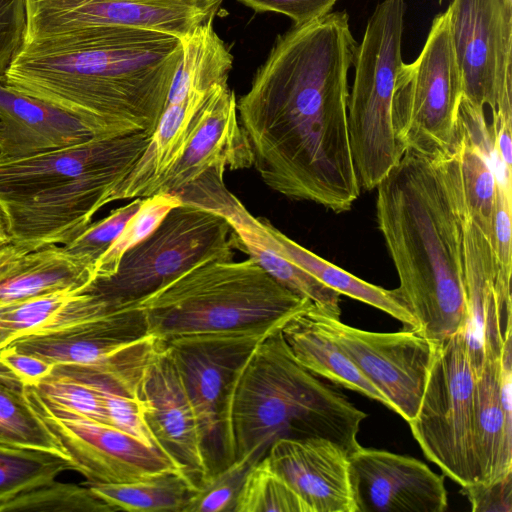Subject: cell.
I'll return each instance as SVG.
<instances>
[{
	"mask_svg": "<svg viewBox=\"0 0 512 512\" xmlns=\"http://www.w3.org/2000/svg\"><path fill=\"white\" fill-rule=\"evenodd\" d=\"M500 358L485 363L475 378L473 445L478 482H493L512 473V414L500 396Z\"/></svg>",
	"mask_w": 512,
	"mask_h": 512,
	"instance_id": "25",
	"label": "cell"
},
{
	"mask_svg": "<svg viewBox=\"0 0 512 512\" xmlns=\"http://www.w3.org/2000/svg\"><path fill=\"white\" fill-rule=\"evenodd\" d=\"M277 249L290 261L333 290L378 308L401 322L402 330L416 331L417 323L392 290L368 283L296 243L269 221Z\"/></svg>",
	"mask_w": 512,
	"mask_h": 512,
	"instance_id": "28",
	"label": "cell"
},
{
	"mask_svg": "<svg viewBox=\"0 0 512 512\" xmlns=\"http://www.w3.org/2000/svg\"><path fill=\"white\" fill-rule=\"evenodd\" d=\"M140 393L157 446L198 487L208 477L199 422L163 343L147 367Z\"/></svg>",
	"mask_w": 512,
	"mask_h": 512,
	"instance_id": "19",
	"label": "cell"
},
{
	"mask_svg": "<svg viewBox=\"0 0 512 512\" xmlns=\"http://www.w3.org/2000/svg\"><path fill=\"white\" fill-rule=\"evenodd\" d=\"M446 11L463 97L512 121V0H451Z\"/></svg>",
	"mask_w": 512,
	"mask_h": 512,
	"instance_id": "13",
	"label": "cell"
},
{
	"mask_svg": "<svg viewBox=\"0 0 512 512\" xmlns=\"http://www.w3.org/2000/svg\"><path fill=\"white\" fill-rule=\"evenodd\" d=\"M93 272L63 245H49L26 253L0 281V304L44 293L87 287Z\"/></svg>",
	"mask_w": 512,
	"mask_h": 512,
	"instance_id": "27",
	"label": "cell"
},
{
	"mask_svg": "<svg viewBox=\"0 0 512 512\" xmlns=\"http://www.w3.org/2000/svg\"><path fill=\"white\" fill-rule=\"evenodd\" d=\"M475 378L459 331L438 343L419 408L408 422L427 459L461 487L479 481L473 445Z\"/></svg>",
	"mask_w": 512,
	"mask_h": 512,
	"instance_id": "10",
	"label": "cell"
},
{
	"mask_svg": "<svg viewBox=\"0 0 512 512\" xmlns=\"http://www.w3.org/2000/svg\"><path fill=\"white\" fill-rule=\"evenodd\" d=\"M115 511L184 512L196 485L182 470H169L124 483H85Z\"/></svg>",
	"mask_w": 512,
	"mask_h": 512,
	"instance_id": "30",
	"label": "cell"
},
{
	"mask_svg": "<svg viewBox=\"0 0 512 512\" xmlns=\"http://www.w3.org/2000/svg\"><path fill=\"white\" fill-rule=\"evenodd\" d=\"M160 345L134 303L22 335L5 347L54 365H96L120 377H133L147 368Z\"/></svg>",
	"mask_w": 512,
	"mask_h": 512,
	"instance_id": "12",
	"label": "cell"
},
{
	"mask_svg": "<svg viewBox=\"0 0 512 512\" xmlns=\"http://www.w3.org/2000/svg\"><path fill=\"white\" fill-rule=\"evenodd\" d=\"M306 313L385 398L387 408L411 421L419 408L438 344L409 330L387 333L358 329L313 303Z\"/></svg>",
	"mask_w": 512,
	"mask_h": 512,
	"instance_id": "14",
	"label": "cell"
},
{
	"mask_svg": "<svg viewBox=\"0 0 512 512\" xmlns=\"http://www.w3.org/2000/svg\"><path fill=\"white\" fill-rule=\"evenodd\" d=\"M356 512H443L448 506L444 474L422 461L359 447L349 457Z\"/></svg>",
	"mask_w": 512,
	"mask_h": 512,
	"instance_id": "18",
	"label": "cell"
},
{
	"mask_svg": "<svg viewBox=\"0 0 512 512\" xmlns=\"http://www.w3.org/2000/svg\"><path fill=\"white\" fill-rule=\"evenodd\" d=\"M234 512H310L264 456L248 472Z\"/></svg>",
	"mask_w": 512,
	"mask_h": 512,
	"instance_id": "34",
	"label": "cell"
},
{
	"mask_svg": "<svg viewBox=\"0 0 512 512\" xmlns=\"http://www.w3.org/2000/svg\"><path fill=\"white\" fill-rule=\"evenodd\" d=\"M232 230L220 214L181 203L121 258L116 273L92 283L109 302L134 304L190 269L233 258Z\"/></svg>",
	"mask_w": 512,
	"mask_h": 512,
	"instance_id": "8",
	"label": "cell"
},
{
	"mask_svg": "<svg viewBox=\"0 0 512 512\" xmlns=\"http://www.w3.org/2000/svg\"><path fill=\"white\" fill-rule=\"evenodd\" d=\"M143 198L132 199L128 204L111 211L105 218L92 222L79 236L64 248L94 275L97 262L107 252L126 223L138 211ZM95 278V276H94Z\"/></svg>",
	"mask_w": 512,
	"mask_h": 512,
	"instance_id": "40",
	"label": "cell"
},
{
	"mask_svg": "<svg viewBox=\"0 0 512 512\" xmlns=\"http://www.w3.org/2000/svg\"><path fill=\"white\" fill-rule=\"evenodd\" d=\"M463 96L447 11L438 14L419 56L402 63L392 97V124L403 152L440 156L456 149Z\"/></svg>",
	"mask_w": 512,
	"mask_h": 512,
	"instance_id": "9",
	"label": "cell"
},
{
	"mask_svg": "<svg viewBox=\"0 0 512 512\" xmlns=\"http://www.w3.org/2000/svg\"><path fill=\"white\" fill-rule=\"evenodd\" d=\"M181 203V200L172 193H157L143 198L138 211L97 262L94 270L95 281L112 277L117 271L122 256L147 238L169 211Z\"/></svg>",
	"mask_w": 512,
	"mask_h": 512,
	"instance_id": "36",
	"label": "cell"
},
{
	"mask_svg": "<svg viewBox=\"0 0 512 512\" xmlns=\"http://www.w3.org/2000/svg\"><path fill=\"white\" fill-rule=\"evenodd\" d=\"M1 131H2V124L0 122V135H1Z\"/></svg>",
	"mask_w": 512,
	"mask_h": 512,
	"instance_id": "48",
	"label": "cell"
},
{
	"mask_svg": "<svg viewBox=\"0 0 512 512\" xmlns=\"http://www.w3.org/2000/svg\"><path fill=\"white\" fill-rule=\"evenodd\" d=\"M0 122V160L34 156L95 136L68 112L3 84H0Z\"/></svg>",
	"mask_w": 512,
	"mask_h": 512,
	"instance_id": "23",
	"label": "cell"
},
{
	"mask_svg": "<svg viewBox=\"0 0 512 512\" xmlns=\"http://www.w3.org/2000/svg\"><path fill=\"white\" fill-rule=\"evenodd\" d=\"M251 166V147L238 118L234 92L228 87L222 91L157 193L174 194L211 168L236 170Z\"/></svg>",
	"mask_w": 512,
	"mask_h": 512,
	"instance_id": "24",
	"label": "cell"
},
{
	"mask_svg": "<svg viewBox=\"0 0 512 512\" xmlns=\"http://www.w3.org/2000/svg\"><path fill=\"white\" fill-rule=\"evenodd\" d=\"M357 43L344 11L279 35L237 102L264 183L336 213L360 195L347 120L348 72Z\"/></svg>",
	"mask_w": 512,
	"mask_h": 512,
	"instance_id": "1",
	"label": "cell"
},
{
	"mask_svg": "<svg viewBox=\"0 0 512 512\" xmlns=\"http://www.w3.org/2000/svg\"><path fill=\"white\" fill-rule=\"evenodd\" d=\"M17 338V334L7 329L3 326H0V349L7 346L10 342Z\"/></svg>",
	"mask_w": 512,
	"mask_h": 512,
	"instance_id": "47",
	"label": "cell"
},
{
	"mask_svg": "<svg viewBox=\"0 0 512 512\" xmlns=\"http://www.w3.org/2000/svg\"><path fill=\"white\" fill-rule=\"evenodd\" d=\"M26 253V250L12 243L0 249V281L15 268Z\"/></svg>",
	"mask_w": 512,
	"mask_h": 512,
	"instance_id": "46",
	"label": "cell"
},
{
	"mask_svg": "<svg viewBox=\"0 0 512 512\" xmlns=\"http://www.w3.org/2000/svg\"><path fill=\"white\" fill-rule=\"evenodd\" d=\"M226 88L228 84L218 85L207 91L193 92L180 101L167 102L146 149L115 187L110 201L156 194Z\"/></svg>",
	"mask_w": 512,
	"mask_h": 512,
	"instance_id": "22",
	"label": "cell"
},
{
	"mask_svg": "<svg viewBox=\"0 0 512 512\" xmlns=\"http://www.w3.org/2000/svg\"><path fill=\"white\" fill-rule=\"evenodd\" d=\"M203 208L227 220L232 230L234 248L245 252L291 292L308 299L328 315L340 318L341 294L281 254L268 229V220L253 216L225 184L217 185L208 193Z\"/></svg>",
	"mask_w": 512,
	"mask_h": 512,
	"instance_id": "21",
	"label": "cell"
},
{
	"mask_svg": "<svg viewBox=\"0 0 512 512\" xmlns=\"http://www.w3.org/2000/svg\"><path fill=\"white\" fill-rule=\"evenodd\" d=\"M265 455L251 451L209 475L187 503L184 512H234L249 470Z\"/></svg>",
	"mask_w": 512,
	"mask_h": 512,
	"instance_id": "37",
	"label": "cell"
},
{
	"mask_svg": "<svg viewBox=\"0 0 512 512\" xmlns=\"http://www.w3.org/2000/svg\"><path fill=\"white\" fill-rule=\"evenodd\" d=\"M257 12H277L304 24L330 12L338 0H239Z\"/></svg>",
	"mask_w": 512,
	"mask_h": 512,
	"instance_id": "44",
	"label": "cell"
},
{
	"mask_svg": "<svg viewBox=\"0 0 512 512\" xmlns=\"http://www.w3.org/2000/svg\"><path fill=\"white\" fill-rule=\"evenodd\" d=\"M213 20L182 38L183 53L166 102H177L193 92L227 84L233 57L213 28Z\"/></svg>",
	"mask_w": 512,
	"mask_h": 512,
	"instance_id": "29",
	"label": "cell"
},
{
	"mask_svg": "<svg viewBox=\"0 0 512 512\" xmlns=\"http://www.w3.org/2000/svg\"><path fill=\"white\" fill-rule=\"evenodd\" d=\"M114 512L86 485L53 480L0 504V512Z\"/></svg>",
	"mask_w": 512,
	"mask_h": 512,
	"instance_id": "35",
	"label": "cell"
},
{
	"mask_svg": "<svg viewBox=\"0 0 512 512\" xmlns=\"http://www.w3.org/2000/svg\"><path fill=\"white\" fill-rule=\"evenodd\" d=\"M511 213L512 193L496 183L491 243L499 270L508 280L512 274Z\"/></svg>",
	"mask_w": 512,
	"mask_h": 512,
	"instance_id": "42",
	"label": "cell"
},
{
	"mask_svg": "<svg viewBox=\"0 0 512 512\" xmlns=\"http://www.w3.org/2000/svg\"><path fill=\"white\" fill-rule=\"evenodd\" d=\"M26 0H0V84L26 43Z\"/></svg>",
	"mask_w": 512,
	"mask_h": 512,
	"instance_id": "41",
	"label": "cell"
},
{
	"mask_svg": "<svg viewBox=\"0 0 512 512\" xmlns=\"http://www.w3.org/2000/svg\"><path fill=\"white\" fill-rule=\"evenodd\" d=\"M0 445L41 450L69 458L63 445L30 406L25 383L2 360Z\"/></svg>",
	"mask_w": 512,
	"mask_h": 512,
	"instance_id": "31",
	"label": "cell"
},
{
	"mask_svg": "<svg viewBox=\"0 0 512 512\" xmlns=\"http://www.w3.org/2000/svg\"><path fill=\"white\" fill-rule=\"evenodd\" d=\"M466 320L461 330L475 377L498 360L512 337L511 280L502 276L491 240L466 211L463 230Z\"/></svg>",
	"mask_w": 512,
	"mask_h": 512,
	"instance_id": "17",
	"label": "cell"
},
{
	"mask_svg": "<svg viewBox=\"0 0 512 512\" xmlns=\"http://www.w3.org/2000/svg\"><path fill=\"white\" fill-rule=\"evenodd\" d=\"M85 288H66L1 303L0 326L14 331L17 338L37 331L52 322Z\"/></svg>",
	"mask_w": 512,
	"mask_h": 512,
	"instance_id": "38",
	"label": "cell"
},
{
	"mask_svg": "<svg viewBox=\"0 0 512 512\" xmlns=\"http://www.w3.org/2000/svg\"><path fill=\"white\" fill-rule=\"evenodd\" d=\"M151 134L91 139L34 156L0 160V212L11 243L27 252L66 245L105 205Z\"/></svg>",
	"mask_w": 512,
	"mask_h": 512,
	"instance_id": "4",
	"label": "cell"
},
{
	"mask_svg": "<svg viewBox=\"0 0 512 512\" xmlns=\"http://www.w3.org/2000/svg\"><path fill=\"white\" fill-rule=\"evenodd\" d=\"M310 512H356L348 452L326 438H282L265 455Z\"/></svg>",
	"mask_w": 512,
	"mask_h": 512,
	"instance_id": "20",
	"label": "cell"
},
{
	"mask_svg": "<svg viewBox=\"0 0 512 512\" xmlns=\"http://www.w3.org/2000/svg\"><path fill=\"white\" fill-rule=\"evenodd\" d=\"M26 396L36 415L63 445L76 471L89 482L124 483L181 470L159 448L112 425L54 406L32 385H26Z\"/></svg>",
	"mask_w": 512,
	"mask_h": 512,
	"instance_id": "15",
	"label": "cell"
},
{
	"mask_svg": "<svg viewBox=\"0 0 512 512\" xmlns=\"http://www.w3.org/2000/svg\"><path fill=\"white\" fill-rule=\"evenodd\" d=\"M306 309L292 316L281 328L282 336L295 359L307 370L337 387L361 393L387 407L385 398L344 351L313 323Z\"/></svg>",
	"mask_w": 512,
	"mask_h": 512,
	"instance_id": "26",
	"label": "cell"
},
{
	"mask_svg": "<svg viewBox=\"0 0 512 512\" xmlns=\"http://www.w3.org/2000/svg\"><path fill=\"white\" fill-rule=\"evenodd\" d=\"M26 43L100 26L189 36L213 20L222 0H26Z\"/></svg>",
	"mask_w": 512,
	"mask_h": 512,
	"instance_id": "16",
	"label": "cell"
},
{
	"mask_svg": "<svg viewBox=\"0 0 512 512\" xmlns=\"http://www.w3.org/2000/svg\"><path fill=\"white\" fill-rule=\"evenodd\" d=\"M462 489L473 512L512 511V473L493 482H475Z\"/></svg>",
	"mask_w": 512,
	"mask_h": 512,
	"instance_id": "43",
	"label": "cell"
},
{
	"mask_svg": "<svg viewBox=\"0 0 512 512\" xmlns=\"http://www.w3.org/2000/svg\"><path fill=\"white\" fill-rule=\"evenodd\" d=\"M441 2V0H439Z\"/></svg>",
	"mask_w": 512,
	"mask_h": 512,
	"instance_id": "49",
	"label": "cell"
},
{
	"mask_svg": "<svg viewBox=\"0 0 512 512\" xmlns=\"http://www.w3.org/2000/svg\"><path fill=\"white\" fill-rule=\"evenodd\" d=\"M76 471L66 457L34 449L0 445V504L56 479L64 471Z\"/></svg>",
	"mask_w": 512,
	"mask_h": 512,
	"instance_id": "33",
	"label": "cell"
},
{
	"mask_svg": "<svg viewBox=\"0 0 512 512\" xmlns=\"http://www.w3.org/2000/svg\"><path fill=\"white\" fill-rule=\"evenodd\" d=\"M457 150L467 214L491 240L496 179L490 158L460 127Z\"/></svg>",
	"mask_w": 512,
	"mask_h": 512,
	"instance_id": "32",
	"label": "cell"
},
{
	"mask_svg": "<svg viewBox=\"0 0 512 512\" xmlns=\"http://www.w3.org/2000/svg\"><path fill=\"white\" fill-rule=\"evenodd\" d=\"M281 328L259 342L230 390L225 434L232 462L251 451L266 455L282 438H326L350 455L361 446L357 434L367 414L339 387L303 367Z\"/></svg>",
	"mask_w": 512,
	"mask_h": 512,
	"instance_id": "5",
	"label": "cell"
},
{
	"mask_svg": "<svg viewBox=\"0 0 512 512\" xmlns=\"http://www.w3.org/2000/svg\"><path fill=\"white\" fill-rule=\"evenodd\" d=\"M182 53L172 34L94 27L25 43L3 85L68 112L95 136L152 134Z\"/></svg>",
	"mask_w": 512,
	"mask_h": 512,
	"instance_id": "2",
	"label": "cell"
},
{
	"mask_svg": "<svg viewBox=\"0 0 512 512\" xmlns=\"http://www.w3.org/2000/svg\"><path fill=\"white\" fill-rule=\"evenodd\" d=\"M279 328L190 335L163 343L198 418L208 476L232 462L225 410L236 375L259 342Z\"/></svg>",
	"mask_w": 512,
	"mask_h": 512,
	"instance_id": "11",
	"label": "cell"
},
{
	"mask_svg": "<svg viewBox=\"0 0 512 512\" xmlns=\"http://www.w3.org/2000/svg\"><path fill=\"white\" fill-rule=\"evenodd\" d=\"M32 386L43 399L54 406L111 425L99 392L71 375L53 367L49 375Z\"/></svg>",
	"mask_w": 512,
	"mask_h": 512,
	"instance_id": "39",
	"label": "cell"
},
{
	"mask_svg": "<svg viewBox=\"0 0 512 512\" xmlns=\"http://www.w3.org/2000/svg\"><path fill=\"white\" fill-rule=\"evenodd\" d=\"M376 217L399 286L397 300L419 335L441 343L466 320L463 230L466 217L459 154L405 151L376 186Z\"/></svg>",
	"mask_w": 512,
	"mask_h": 512,
	"instance_id": "3",
	"label": "cell"
},
{
	"mask_svg": "<svg viewBox=\"0 0 512 512\" xmlns=\"http://www.w3.org/2000/svg\"><path fill=\"white\" fill-rule=\"evenodd\" d=\"M405 0H383L356 47L347 106L348 131L360 185L372 190L404 154L392 124V97L402 61Z\"/></svg>",
	"mask_w": 512,
	"mask_h": 512,
	"instance_id": "7",
	"label": "cell"
},
{
	"mask_svg": "<svg viewBox=\"0 0 512 512\" xmlns=\"http://www.w3.org/2000/svg\"><path fill=\"white\" fill-rule=\"evenodd\" d=\"M311 304L250 258L200 264L136 303L149 334L161 343L190 335L282 327Z\"/></svg>",
	"mask_w": 512,
	"mask_h": 512,
	"instance_id": "6",
	"label": "cell"
},
{
	"mask_svg": "<svg viewBox=\"0 0 512 512\" xmlns=\"http://www.w3.org/2000/svg\"><path fill=\"white\" fill-rule=\"evenodd\" d=\"M0 360L10 367L25 385H35L53 370L54 364L35 355L9 348L0 349Z\"/></svg>",
	"mask_w": 512,
	"mask_h": 512,
	"instance_id": "45",
	"label": "cell"
}]
</instances>
